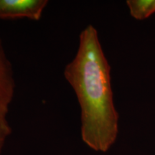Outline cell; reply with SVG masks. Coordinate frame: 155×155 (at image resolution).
Masks as SVG:
<instances>
[{
  "label": "cell",
  "mask_w": 155,
  "mask_h": 155,
  "mask_svg": "<svg viewBox=\"0 0 155 155\" xmlns=\"http://www.w3.org/2000/svg\"><path fill=\"white\" fill-rule=\"evenodd\" d=\"M64 75L81 106L83 142L96 152H107L117 138L119 116L114 102L111 67L93 25L81 32L76 55L65 66Z\"/></svg>",
  "instance_id": "cell-1"
},
{
  "label": "cell",
  "mask_w": 155,
  "mask_h": 155,
  "mask_svg": "<svg viewBox=\"0 0 155 155\" xmlns=\"http://www.w3.org/2000/svg\"><path fill=\"white\" fill-rule=\"evenodd\" d=\"M48 4V0H0V19L38 21Z\"/></svg>",
  "instance_id": "cell-2"
},
{
  "label": "cell",
  "mask_w": 155,
  "mask_h": 155,
  "mask_svg": "<svg viewBox=\"0 0 155 155\" xmlns=\"http://www.w3.org/2000/svg\"><path fill=\"white\" fill-rule=\"evenodd\" d=\"M15 81L12 65L0 40V114L7 115L15 95Z\"/></svg>",
  "instance_id": "cell-3"
},
{
  "label": "cell",
  "mask_w": 155,
  "mask_h": 155,
  "mask_svg": "<svg viewBox=\"0 0 155 155\" xmlns=\"http://www.w3.org/2000/svg\"><path fill=\"white\" fill-rule=\"evenodd\" d=\"M131 16L137 20H144L155 13V0H127Z\"/></svg>",
  "instance_id": "cell-4"
},
{
  "label": "cell",
  "mask_w": 155,
  "mask_h": 155,
  "mask_svg": "<svg viewBox=\"0 0 155 155\" xmlns=\"http://www.w3.org/2000/svg\"><path fill=\"white\" fill-rule=\"evenodd\" d=\"M5 114H0V153L7 137L10 134L11 128Z\"/></svg>",
  "instance_id": "cell-5"
}]
</instances>
